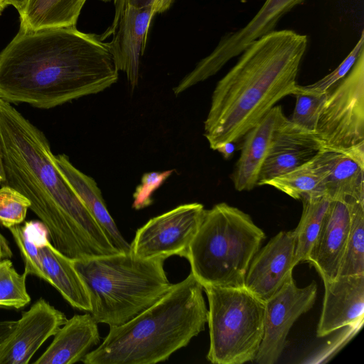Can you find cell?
Returning <instances> with one entry per match:
<instances>
[{
  "instance_id": "74e56055",
  "label": "cell",
  "mask_w": 364,
  "mask_h": 364,
  "mask_svg": "<svg viewBox=\"0 0 364 364\" xmlns=\"http://www.w3.org/2000/svg\"><path fill=\"white\" fill-rule=\"evenodd\" d=\"M6 182V176L4 173L2 156L0 149V185L5 184Z\"/></svg>"
},
{
  "instance_id": "44dd1931",
  "label": "cell",
  "mask_w": 364,
  "mask_h": 364,
  "mask_svg": "<svg viewBox=\"0 0 364 364\" xmlns=\"http://www.w3.org/2000/svg\"><path fill=\"white\" fill-rule=\"evenodd\" d=\"M57 168L78 195L109 243L119 252H129L131 245L123 237L109 214L100 188L90 176L77 169L65 154L54 155Z\"/></svg>"
},
{
  "instance_id": "5bb4252c",
  "label": "cell",
  "mask_w": 364,
  "mask_h": 364,
  "mask_svg": "<svg viewBox=\"0 0 364 364\" xmlns=\"http://www.w3.org/2000/svg\"><path fill=\"white\" fill-rule=\"evenodd\" d=\"M153 18V6H127L114 27L106 36V38L112 36L107 45L117 70L126 74L132 88L139 82L140 57L144 52Z\"/></svg>"
},
{
  "instance_id": "e0dca14e",
  "label": "cell",
  "mask_w": 364,
  "mask_h": 364,
  "mask_svg": "<svg viewBox=\"0 0 364 364\" xmlns=\"http://www.w3.org/2000/svg\"><path fill=\"white\" fill-rule=\"evenodd\" d=\"M350 225L348 203L331 200L308 260L323 280H332L338 276Z\"/></svg>"
},
{
  "instance_id": "ba28073f",
  "label": "cell",
  "mask_w": 364,
  "mask_h": 364,
  "mask_svg": "<svg viewBox=\"0 0 364 364\" xmlns=\"http://www.w3.org/2000/svg\"><path fill=\"white\" fill-rule=\"evenodd\" d=\"M314 134L323 148L348 151L364 146V50L328 92Z\"/></svg>"
},
{
  "instance_id": "83f0119b",
  "label": "cell",
  "mask_w": 364,
  "mask_h": 364,
  "mask_svg": "<svg viewBox=\"0 0 364 364\" xmlns=\"http://www.w3.org/2000/svg\"><path fill=\"white\" fill-rule=\"evenodd\" d=\"M27 275L26 271L16 272L9 258L0 261V306L21 309L31 301L26 286Z\"/></svg>"
},
{
  "instance_id": "836d02e7",
  "label": "cell",
  "mask_w": 364,
  "mask_h": 364,
  "mask_svg": "<svg viewBox=\"0 0 364 364\" xmlns=\"http://www.w3.org/2000/svg\"><path fill=\"white\" fill-rule=\"evenodd\" d=\"M16 321L14 320L0 321V347L14 329Z\"/></svg>"
},
{
  "instance_id": "ac0fdd59",
  "label": "cell",
  "mask_w": 364,
  "mask_h": 364,
  "mask_svg": "<svg viewBox=\"0 0 364 364\" xmlns=\"http://www.w3.org/2000/svg\"><path fill=\"white\" fill-rule=\"evenodd\" d=\"M287 119L282 106L275 105L242 137L241 154L231 177L237 191H251L257 186L274 135Z\"/></svg>"
},
{
  "instance_id": "52a82bcc",
  "label": "cell",
  "mask_w": 364,
  "mask_h": 364,
  "mask_svg": "<svg viewBox=\"0 0 364 364\" xmlns=\"http://www.w3.org/2000/svg\"><path fill=\"white\" fill-rule=\"evenodd\" d=\"M210 346L214 364L253 361L264 335V302L245 287L205 286Z\"/></svg>"
},
{
  "instance_id": "484cf974",
  "label": "cell",
  "mask_w": 364,
  "mask_h": 364,
  "mask_svg": "<svg viewBox=\"0 0 364 364\" xmlns=\"http://www.w3.org/2000/svg\"><path fill=\"white\" fill-rule=\"evenodd\" d=\"M347 203L350 225L338 276L364 274V203Z\"/></svg>"
},
{
  "instance_id": "277c9868",
  "label": "cell",
  "mask_w": 364,
  "mask_h": 364,
  "mask_svg": "<svg viewBox=\"0 0 364 364\" xmlns=\"http://www.w3.org/2000/svg\"><path fill=\"white\" fill-rule=\"evenodd\" d=\"M203 287L190 272L159 300L124 324L110 326L85 364H155L186 347L205 328Z\"/></svg>"
},
{
  "instance_id": "30bf717a",
  "label": "cell",
  "mask_w": 364,
  "mask_h": 364,
  "mask_svg": "<svg viewBox=\"0 0 364 364\" xmlns=\"http://www.w3.org/2000/svg\"><path fill=\"white\" fill-rule=\"evenodd\" d=\"M317 294L313 281L304 287L296 286L290 275L282 287L264 301V335L255 361L274 364L282 355L294 323L313 306Z\"/></svg>"
},
{
  "instance_id": "d6a6232c",
  "label": "cell",
  "mask_w": 364,
  "mask_h": 364,
  "mask_svg": "<svg viewBox=\"0 0 364 364\" xmlns=\"http://www.w3.org/2000/svg\"><path fill=\"white\" fill-rule=\"evenodd\" d=\"M156 0H114V16L111 26L103 33L107 35L114 27L121 13L127 6H153Z\"/></svg>"
},
{
  "instance_id": "4fadbf2b",
  "label": "cell",
  "mask_w": 364,
  "mask_h": 364,
  "mask_svg": "<svg viewBox=\"0 0 364 364\" xmlns=\"http://www.w3.org/2000/svg\"><path fill=\"white\" fill-rule=\"evenodd\" d=\"M294 253L292 230L277 233L252 259L245 278V289L266 301L292 275Z\"/></svg>"
},
{
  "instance_id": "d590c367",
  "label": "cell",
  "mask_w": 364,
  "mask_h": 364,
  "mask_svg": "<svg viewBox=\"0 0 364 364\" xmlns=\"http://www.w3.org/2000/svg\"><path fill=\"white\" fill-rule=\"evenodd\" d=\"M216 151L222 154L225 159H228L235 151L234 143H227L218 148Z\"/></svg>"
},
{
  "instance_id": "2e32d148",
  "label": "cell",
  "mask_w": 364,
  "mask_h": 364,
  "mask_svg": "<svg viewBox=\"0 0 364 364\" xmlns=\"http://www.w3.org/2000/svg\"><path fill=\"white\" fill-rule=\"evenodd\" d=\"M322 149L314 133L296 126L288 118L274 135L257 186L311 161Z\"/></svg>"
},
{
  "instance_id": "8992f818",
  "label": "cell",
  "mask_w": 364,
  "mask_h": 364,
  "mask_svg": "<svg viewBox=\"0 0 364 364\" xmlns=\"http://www.w3.org/2000/svg\"><path fill=\"white\" fill-rule=\"evenodd\" d=\"M264 238L248 214L220 203L204 210L185 258L203 287H244L250 263Z\"/></svg>"
},
{
  "instance_id": "f35d334b",
  "label": "cell",
  "mask_w": 364,
  "mask_h": 364,
  "mask_svg": "<svg viewBox=\"0 0 364 364\" xmlns=\"http://www.w3.org/2000/svg\"><path fill=\"white\" fill-rule=\"evenodd\" d=\"M10 4L14 6L19 11L27 0H9Z\"/></svg>"
},
{
  "instance_id": "9c48e42d",
  "label": "cell",
  "mask_w": 364,
  "mask_h": 364,
  "mask_svg": "<svg viewBox=\"0 0 364 364\" xmlns=\"http://www.w3.org/2000/svg\"><path fill=\"white\" fill-rule=\"evenodd\" d=\"M204 210L201 203H186L150 219L136 232L131 252L144 259L186 257Z\"/></svg>"
},
{
  "instance_id": "ffe728a7",
  "label": "cell",
  "mask_w": 364,
  "mask_h": 364,
  "mask_svg": "<svg viewBox=\"0 0 364 364\" xmlns=\"http://www.w3.org/2000/svg\"><path fill=\"white\" fill-rule=\"evenodd\" d=\"M35 364H73L82 361L100 342L97 323L90 313L75 314L65 322Z\"/></svg>"
},
{
  "instance_id": "8fae6325",
  "label": "cell",
  "mask_w": 364,
  "mask_h": 364,
  "mask_svg": "<svg viewBox=\"0 0 364 364\" xmlns=\"http://www.w3.org/2000/svg\"><path fill=\"white\" fill-rule=\"evenodd\" d=\"M305 0H265L245 26L224 35L213 50L188 73L196 85L215 75L232 58L238 56L252 41L275 30L280 19Z\"/></svg>"
},
{
  "instance_id": "e575fe53",
  "label": "cell",
  "mask_w": 364,
  "mask_h": 364,
  "mask_svg": "<svg viewBox=\"0 0 364 364\" xmlns=\"http://www.w3.org/2000/svg\"><path fill=\"white\" fill-rule=\"evenodd\" d=\"M175 0H156L153 7L154 16L156 14H161L168 10Z\"/></svg>"
},
{
  "instance_id": "ab89813d",
  "label": "cell",
  "mask_w": 364,
  "mask_h": 364,
  "mask_svg": "<svg viewBox=\"0 0 364 364\" xmlns=\"http://www.w3.org/2000/svg\"><path fill=\"white\" fill-rule=\"evenodd\" d=\"M9 4V0H0V12H1Z\"/></svg>"
},
{
  "instance_id": "8d00e7d4",
  "label": "cell",
  "mask_w": 364,
  "mask_h": 364,
  "mask_svg": "<svg viewBox=\"0 0 364 364\" xmlns=\"http://www.w3.org/2000/svg\"><path fill=\"white\" fill-rule=\"evenodd\" d=\"M0 245L1 246L6 257L10 258L12 257V252L9 247V243L6 238L0 233Z\"/></svg>"
},
{
  "instance_id": "f1b7e54d",
  "label": "cell",
  "mask_w": 364,
  "mask_h": 364,
  "mask_svg": "<svg viewBox=\"0 0 364 364\" xmlns=\"http://www.w3.org/2000/svg\"><path fill=\"white\" fill-rule=\"evenodd\" d=\"M327 95L328 92L316 94L304 92L297 87L294 95L296 97V104L289 121L307 132L315 133L318 119Z\"/></svg>"
},
{
  "instance_id": "f546056e",
  "label": "cell",
  "mask_w": 364,
  "mask_h": 364,
  "mask_svg": "<svg viewBox=\"0 0 364 364\" xmlns=\"http://www.w3.org/2000/svg\"><path fill=\"white\" fill-rule=\"evenodd\" d=\"M31 206L29 200L8 185L0 188V224L6 228L20 225Z\"/></svg>"
},
{
  "instance_id": "d6986e66",
  "label": "cell",
  "mask_w": 364,
  "mask_h": 364,
  "mask_svg": "<svg viewBox=\"0 0 364 364\" xmlns=\"http://www.w3.org/2000/svg\"><path fill=\"white\" fill-rule=\"evenodd\" d=\"M326 196L364 203V162L351 154L323 148L313 159Z\"/></svg>"
},
{
  "instance_id": "4316f807",
  "label": "cell",
  "mask_w": 364,
  "mask_h": 364,
  "mask_svg": "<svg viewBox=\"0 0 364 364\" xmlns=\"http://www.w3.org/2000/svg\"><path fill=\"white\" fill-rule=\"evenodd\" d=\"M24 262V271L47 282L39 255V244L42 237L48 233L40 221H29L24 225H17L9 228Z\"/></svg>"
},
{
  "instance_id": "3957f363",
  "label": "cell",
  "mask_w": 364,
  "mask_h": 364,
  "mask_svg": "<svg viewBox=\"0 0 364 364\" xmlns=\"http://www.w3.org/2000/svg\"><path fill=\"white\" fill-rule=\"evenodd\" d=\"M308 36L274 30L252 41L218 82L204 121V136L217 150L235 143L287 95H294Z\"/></svg>"
},
{
  "instance_id": "7a4b0ae2",
  "label": "cell",
  "mask_w": 364,
  "mask_h": 364,
  "mask_svg": "<svg viewBox=\"0 0 364 364\" xmlns=\"http://www.w3.org/2000/svg\"><path fill=\"white\" fill-rule=\"evenodd\" d=\"M0 149L4 185L29 200L55 248L73 260L118 252L57 168L44 133L1 98Z\"/></svg>"
},
{
  "instance_id": "7402d4cb",
  "label": "cell",
  "mask_w": 364,
  "mask_h": 364,
  "mask_svg": "<svg viewBox=\"0 0 364 364\" xmlns=\"http://www.w3.org/2000/svg\"><path fill=\"white\" fill-rule=\"evenodd\" d=\"M39 255L47 282L54 287L73 307L90 311L89 296L74 267L73 260L53 247L48 233L40 241Z\"/></svg>"
},
{
  "instance_id": "7c38bea8",
  "label": "cell",
  "mask_w": 364,
  "mask_h": 364,
  "mask_svg": "<svg viewBox=\"0 0 364 364\" xmlns=\"http://www.w3.org/2000/svg\"><path fill=\"white\" fill-rule=\"evenodd\" d=\"M67 321L66 316L43 298L17 320L0 347V364H27L42 345Z\"/></svg>"
},
{
  "instance_id": "d4e9b609",
  "label": "cell",
  "mask_w": 364,
  "mask_h": 364,
  "mask_svg": "<svg viewBox=\"0 0 364 364\" xmlns=\"http://www.w3.org/2000/svg\"><path fill=\"white\" fill-rule=\"evenodd\" d=\"M262 186H272L296 200L326 196L313 160L264 182Z\"/></svg>"
},
{
  "instance_id": "60d3db41",
  "label": "cell",
  "mask_w": 364,
  "mask_h": 364,
  "mask_svg": "<svg viewBox=\"0 0 364 364\" xmlns=\"http://www.w3.org/2000/svg\"><path fill=\"white\" fill-rule=\"evenodd\" d=\"M6 257V255H5V253L1 247V246L0 245V261Z\"/></svg>"
},
{
  "instance_id": "b9f144b4",
  "label": "cell",
  "mask_w": 364,
  "mask_h": 364,
  "mask_svg": "<svg viewBox=\"0 0 364 364\" xmlns=\"http://www.w3.org/2000/svg\"><path fill=\"white\" fill-rule=\"evenodd\" d=\"M100 1L107 3V2H109L112 0H100Z\"/></svg>"
},
{
  "instance_id": "5b68a950",
  "label": "cell",
  "mask_w": 364,
  "mask_h": 364,
  "mask_svg": "<svg viewBox=\"0 0 364 364\" xmlns=\"http://www.w3.org/2000/svg\"><path fill=\"white\" fill-rule=\"evenodd\" d=\"M164 261L141 258L131 251L73 260L96 322L109 327L124 324L164 296L172 286Z\"/></svg>"
},
{
  "instance_id": "1f68e13d",
  "label": "cell",
  "mask_w": 364,
  "mask_h": 364,
  "mask_svg": "<svg viewBox=\"0 0 364 364\" xmlns=\"http://www.w3.org/2000/svg\"><path fill=\"white\" fill-rule=\"evenodd\" d=\"M173 172V170H168L145 173L133 194L132 207L136 210H140L150 205L153 202L154 193L171 176Z\"/></svg>"
},
{
  "instance_id": "4dcf8cb0",
  "label": "cell",
  "mask_w": 364,
  "mask_h": 364,
  "mask_svg": "<svg viewBox=\"0 0 364 364\" xmlns=\"http://www.w3.org/2000/svg\"><path fill=\"white\" fill-rule=\"evenodd\" d=\"M364 31L346 58L330 73L318 81L305 86L298 85V88L304 92L322 94L328 92L334 85L344 78L353 68L360 53L364 50Z\"/></svg>"
},
{
  "instance_id": "603a6c76",
  "label": "cell",
  "mask_w": 364,
  "mask_h": 364,
  "mask_svg": "<svg viewBox=\"0 0 364 364\" xmlns=\"http://www.w3.org/2000/svg\"><path fill=\"white\" fill-rule=\"evenodd\" d=\"M87 0H27L18 11L20 30L76 27Z\"/></svg>"
},
{
  "instance_id": "9a60e30c",
  "label": "cell",
  "mask_w": 364,
  "mask_h": 364,
  "mask_svg": "<svg viewBox=\"0 0 364 364\" xmlns=\"http://www.w3.org/2000/svg\"><path fill=\"white\" fill-rule=\"evenodd\" d=\"M323 282L324 296L316 336L322 338L346 326H360L364 316V274L338 276Z\"/></svg>"
},
{
  "instance_id": "6da1fadb",
  "label": "cell",
  "mask_w": 364,
  "mask_h": 364,
  "mask_svg": "<svg viewBox=\"0 0 364 364\" xmlns=\"http://www.w3.org/2000/svg\"><path fill=\"white\" fill-rule=\"evenodd\" d=\"M118 73L100 36L76 27L19 29L0 52V98L48 109L106 90Z\"/></svg>"
},
{
  "instance_id": "cb8c5ba5",
  "label": "cell",
  "mask_w": 364,
  "mask_h": 364,
  "mask_svg": "<svg viewBox=\"0 0 364 364\" xmlns=\"http://www.w3.org/2000/svg\"><path fill=\"white\" fill-rule=\"evenodd\" d=\"M301 216L297 227L292 230L294 237V263L308 262L311 250L320 232L331 199L323 196L301 200Z\"/></svg>"
}]
</instances>
